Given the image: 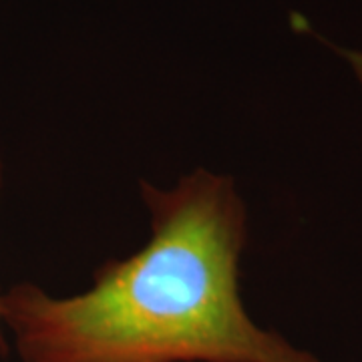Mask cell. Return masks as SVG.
<instances>
[{"mask_svg": "<svg viewBox=\"0 0 362 362\" xmlns=\"http://www.w3.org/2000/svg\"><path fill=\"white\" fill-rule=\"evenodd\" d=\"M139 189L149 240L103 262L89 290L52 296L18 282L0 294L21 362H320L247 314V206L233 177L197 168Z\"/></svg>", "mask_w": 362, "mask_h": 362, "instance_id": "cell-1", "label": "cell"}, {"mask_svg": "<svg viewBox=\"0 0 362 362\" xmlns=\"http://www.w3.org/2000/svg\"><path fill=\"white\" fill-rule=\"evenodd\" d=\"M338 52L349 63L352 75L362 85V51H358V49H338Z\"/></svg>", "mask_w": 362, "mask_h": 362, "instance_id": "cell-2", "label": "cell"}, {"mask_svg": "<svg viewBox=\"0 0 362 362\" xmlns=\"http://www.w3.org/2000/svg\"><path fill=\"white\" fill-rule=\"evenodd\" d=\"M0 187H2V157H0ZM0 342H2V320H0Z\"/></svg>", "mask_w": 362, "mask_h": 362, "instance_id": "cell-3", "label": "cell"}]
</instances>
